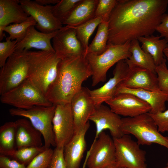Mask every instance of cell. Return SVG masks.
<instances>
[{"mask_svg": "<svg viewBox=\"0 0 168 168\" xmlns=\"http://www.w3.org/2000/svg\"><path fill=\"white\" fill-rule=\"evenodd\" d=\"M168 0H118L109 21L108 44H122L153 35Z\"/></svg>", "mask_w": 168, "mask_h": 168, "instance_id": "1", "label": "cell"}, {"mask_svg": "<svg viewBox=\"0 0 168 168\" xmlns=\"http://www.w3.org/2000/svg\"><path fill=\"white\" fill-rule=\"evenodd\" d=\"M92 72L85 55L68 57L60 60L57 74L45 95L53 105L70 103L82 88L83 82L92 75Z\"/></svg>", "mask_w": 168, "mask_h": 168, "instance_id": "2", "label": "cell"}, {"mask_svg": "<svg viewBox=\"0 0 168 168\" xmlns=\"http://www.w3.org/2000/svg\"><path fill=\"white\" fill-rule=\"evenodd\" d=\"M28 67L27 79L45 95L57 74L60 59L55 52L26 50Z\"/></svg>", "mask_w": 168, "mask_h": 168, "instance_id": "3", "label": "cell"}, {"mask_svg": "<svg viewBox=\"0 0 168 168\" xmlns=\"http://www.w3.org/2000/svg\"><path fill=\"white\" fill-rule=\"evenodd\" d=\"M121 129L124 134L134 136L139 145L156 143L168 149V137L160 133L149 113L122 118Z\"/></svg>", "mask_w": 168, "mask_h": 168, "instance_id": "4", "label": "cell"}, {"mask_svg": "<svg viewBox=\"0 0 168 168\" xmlns=\"http://www.w3.org/2000/svg\"><path fill=\"white\" fill-rule=\"evenodd\" d=\"M130 46V41L122 44H108L107 49L103 53L86 55L92 72V86L106 81L108 71L114 65L130 57L131 55Z\"/></svg>", "mask_w": 168, "mask_h": 168, "instance_id": "5", "label": "cell"}, {"mask_svg": "<svg viewBox=\"0 0 168 168\" xmlns=\"http://www.w3.org/2000/svg\"><path fill=\"white\" fill-rule=\"evenodd\" d=\"M56 105L49 106H35L25 110L16 108L10 109L9 112L13 116H21L28 119L33 126L42 134L44 146L50 148L56 147L53 130V120Z\"/></svg>", "mask_w": 168, "mask_h": 168, "instance_id": "6", "label": "cell"}, {"mask_svg": "<svg viewBox=\"0 0 168 168\" xmlns=\"http://www.w3.org/2000/svg\"><path fill=\"white\" fill-rule=\"evenodd\" d=\"M0 96L1 103L16 108L26 110L35 106L53 105L45 95L27 79L16 87Z\"/></svg>", "mask_w": 168, "mask_h": 168, "instance_id": "7", "label": "cell"}, {"mask_svg": "<svg viewBox=\"0 0 168 168\" xmlns=\"http://www.w3.org/2000/svg\"><path fill=\"white\" fill-rule=\"evenodd\" d=\"M25 51H15L1 68L0 95L16 87L27 79L28 67Z\"/></svg>", "mask_w": 168, "mask_h": 168, "instance_id": "8", "label": "cell"}, {"mask_svg": "<svg viewBox=\"0 0 168 168\" xmlns=\"http://www.w3.org/2000/svg\"><path fill=\"white\" fill-rule=\"evenodd\" d=\"M113 138L118 165L124 168H147L146 152L140 148L137 142L126 134Z\"/></svg>", "mask_w": 168, "mask_h": 168, "instance_id": "9", "label": "cell"}, {"mask_svg": "<svg viewBox=\"0 0 168 168\" xmlns=\"http://www.w3.org/2000/svg\"><path fill=\"white\" fill-rule=\"evenodd\" d=\"M86 159L88 168H105L116 163L113 138L103 131L94 141Z\"/></svg>", "mask_w": 168, "mask_h": 168, "instance_id": "10", "label": "cell"}, {"mask_svg": "<svg viewBox=\"0 0 168 168\" xmlns=\"http://www.w3.org/2000/svg\"><path fill=\"white\" fill-rule=\"evenodd\" d=\"M20 3L25 12L35 21L36 27L40 31L49 33L63 27L62 23L53 13V6H43L30 0H20Z\"/></svg>", "mask_w": 168, "mask_h": 168, "instance_id": "11", "label": "cell"}, {"mask_svg": "<svg viewBox=\"0 0 168 168\" xmlns=\"http://www.w3.org/2000/svg\"><path fill=\"white\" fill-rule=\"evenodd\" d=\"M53 120L56 147H64L75 134L70 103L56 105Z\"/></svg>", "mask_w": 168, "mask_h": 168, "instance_id": "12", "label": "cell"}, {"mask_svg": "<svg viewBox=\"0 0 168 168\" xmlns=\"http://www.w3.org/2000/svg\"><path fill=\"white\" fill-rule=\"evenodd\" d=\"M52 40L55 54L60 59L77 55L86 56V50L78 39L75 30L71 27H63Z\"/></svg>", "mask_w": 168, "mask_h": 168, "instance_id": "13", "label": "cell"}, {"mask_svg": "<svg viewBox=\"0 0 168 168\" xmlns=\"http://www.w3.org/2000/svg\"><path fill=\"white\" fill-rule=\"evenodd\" d=\"M105 103L114 112L125 117H133L149 113L151 109L146 102L127 93L117 94Z\"/></svg>", "mask_w": 168, "mask_h": 168, "instance_id": "14", "label": "cell"}, {"mask_svg": "<svg viewBox=\"0 0 168 168\" xmlns=\"http://www.w3.org/2000/svg\"><path fill=\"white\" fill-rule=\"evenodd\" d=\"M89 90L82 86L72 97L70 102L74 123L75 134L84 128L96 107Z\"/></svg>", "mask_w": 168, "mask_h": 168, "instance_id": "15", "label": "cell"}, {"mask_svg": "<svg viewBox=\"0 0 168 168\" xmlns=\"http://www.w3.org/2000/svg\"><path fill=\"white\" fill-rule=\"evenodd\" d=\"M89 120L93 122L96 125L94 140L105 130H109L113 138H119L124 135L121 129L122 118L107 106L102 104L96 106Z\"/></svg>", "mask_w": 168, "mask_h": 168, "instance_id": "16", "label": "cell"}, {"mask_svg": "<svg viewBox=\"0 0 168 168\" xmlns=\"http://www.w3.org/2000/svg\"><path fill=\"white\" fill-rule=\"evenodd\" d=\"M128 68V65L125 60L119 61L113 71L112 78L101 87L93 90H89L96 106L110 100L116 95L119 86L126 77Z\"/></svg>", "mask_w": 168, "mask_h": 168, "instance_id": "17", "label": "cell"}, {"mask_svg": "<svg viewBox=\"0 0 168 168\" xmlns=\"http://www.w3.org/2000/svg\"><path fill=\"white\" fill-rule=\"evenodd\" d=\"M127 64V72L121 84L132 89H142L154 91L160 90L156 73L138 66Z\"/></svg>", "mask_w": 168, "mask_h": 168, "instance_id": "18", "label": "cell"}, {"mask_svg": "<svg viewBox=\"0 0 168 168\" xmlns=\"http://www.w3.org/2000/svg\"><path fill=\"white\" fill-rule=\"evenodd\" d=\"M35 27L32 26L28 28L24 38L17 43L15 51L29 50L30 49L34 48L41 51L55 52L51 40L58 30L45 33L38 31Z\"/></svg>", "mask_w": 168, "mask_h": 168, "instance_id": "19", "label": "cell"}, {"mask_svg": "<svg viewBox=\"0 0 168 168\" xmlns=\"http://www.w3.org/2000/svg\"><path fill=\"white\" fill-rule=\"evenodd\" d=\"M122 93L133 95L146 102L151 108L150 113L155 114L166 110L165 103L168 97V92L161 90L154 91L142 89L130 88L120 84L117 89L116 95Z\"/></svg>", "mask_w": 168, "mask_h": 168, "instance_id": "20", "label": "cell"}, {"mask_svg": "<svg viewBox=\"0 0 168 168\" xmlns=\"http://www.w3.org/2000/svg\"><path fill=\"white\" fill-rule=\"evenodd\" d=\"M89 127L88 121L65 146L64 155L67 168H79L86 147L85 136Z\"/></svg>", "mask_w": 168, "mask_h": 168, "instance_id": "21", "label": "cell"}, {"mask_svg": "<svg viewBox=\"0 0 168 168\" xmlns=\"http://www.w3.org/2000/svg\"><path fill=\"white\" fill-rule=\"evenodd\" d=\"M15 123L16 149L43 146L41 133L28 119L25 118L21 119Z\"/></svg>", "mask_w": 168, "mask_h": 168, "instance_id": "22", "label": "cell"}, {"mask_svg": "<svg viewBox=\"0 0 168 168\" xmlns=\"http://www.w3.org/2000/svg\"><path fill=\"white\" fill-rule=\"evenodd\" d=\"M30 17L20 5V0H0V27L24 22Z\"/></svg>", "mask_w": 168, "mask_h": 168, "instance_id": "23", "label": "cell"}, {"mask_svg": "<svg viewBox=\"0 0 168 168\" xmlns=\"http://www.w3.org/2000/svg\"><path fill=\"white\" fill-rule=\"evenodd\" d=\"M98 2V0H82L63 24L74 27L94 19Z\"/></svg>", "mask_w": 168, "mask_h": 168, "instance_id": "24", "label": "cell"}, {"mask_svg": "<svg viewBox=\"0 0 168 168\" xmlns=\"http://www.w3.org/2000/svg\"><path fill=\"white\" fill-rule=\"evenodd\" d=\"M160 36L153 35L139 38L138 40L141 43V48L145 52L152 57L155 63L157 66L165 59L164 51L168 47V39H161Z\"/></svg>", "mask_w": 168, "mask_h": 168, "instance_id": "25", "label": "cell"}, {"mask_svg": "<svg viewBox=\"0 0 168 168\" xmlns=\"http://www.w3.org/2000/svg\"><path fill=\"white\" fill-rule=\"evenodd\" d=\"M138 40L131 41L130 50L131 55L125 60L128 64L138 66L156 73V65L152 56L144 51L142 49Z\"/></svg>", "mask_w": 168, "mask_h": 168, "instance_id": "26", "label": "cell"}, {"mask_svg": "<svg viewBox=\"0 0 168 168\" xmlns=\"http://www.w3.org/2000/svg\"><path fill=\"white\" fill-rule=\"evenodd\" d=\"M16 149L15 121L7 122L0 127V155L8 156Z\"/></svg>", "mask_w": 168, "mask_h": 168, "instance_id": "27", "label": "cell"}, {"mask_svg": "<svg viewBox=\"0 0 168 168\" xmlns=\"http://www.w3.org/2000/svg\"><path fill=\"white\" fill-rule=\"evenodd\" d=\"M108 21H103L98 26L97 33L88 46L86 55H99L107 49L109 38Z\"/></svg>", "mask_w": 168, "mask_h": 168, "instance_id": "28", "label": "cell"}, {"mask_svg": "<svg viewBox=\"0 0 168 168\" xmlns=\"http://www.w3.org/2000/svg\"><path fill=\"white\" fill-rule=\"evenodd\" d=\"M103 21L102 17H96L79 26L71 27L75 30L78 39L86 50V54L90 37L96 27Z\"/></svg>", "mask_w": 168, "mask_h": 168, "instance_id": "29", "label": "cell"}, {"mask_svg": "<svg viewBox=\"0 0 168 168\" xmlns=\"http://www.w3.org/2000/svg\"><path fill=\"white\" fill-rule=\"evenodd\" d=\"M36 24L35 21L32 17L30 16L29 19L26 21L0 27V30H2L9 34V36L7 38L12 40H16L18 42L24 38L28 28L32 26H35Z\"/></svg>", "mask_w": 168, "mask_h": 168, "instance_id": "30", "label": "cell"}, {"mask_svg": "<svg viewBox=\"0 0 168 168\" xmlns=\"http://www.w3.org/2000/svg\"><path fill=\"white\" fill-rule=\"evenodd\" d=\"M46 148L44 145L40 147H25L16 149L7 156L27 166L37 154Z\"/></svg>", "mask_w": 168, "mask_h": 168, "instance_id": "31", "label": "cell"}, {"mask_svg": "<svg viewBox=\"0 0 168 168\" xmlns=\"http://www.w3.org/2000/svg\"><path fill=\"white\" fill-rule=\"evenodd\" d=\"M82 0H60L53 6L54 15L63 23Z\"/></svg>", "mask_w": 168, "mask_h": 168, "instance_id": "32", "label": "cell"}, {"mask_svg": "<svg viewBox=\"0 0 168 168\" xmlns=\"http://www.w3.org/2000/svg\"><path fill=\"white\" fill-rule=\"evenodd\" d=\"M54 150L47 148L37 154L26 168H49Z\"/></svg>", "mask_w": 168, "mask_h": 168, "instance_id": "33", "label": "cell"}, {"mask_svg": "<svg viewBox=\"0 0 168 168\" xmlns=\"http://www.w3.org/2000/svg\"><path fill=\"white\" fill-rule=\"evenodd\" d=\"M117 1L118 0H98L95 18L101 17L103 21H108Z\"/></svg>", "mask_w": 168, "mask_h": 168, "instance_id": "34", "label": "cell"}, {"mask_svg": "<svg viewBox=\"0 0 168 168\" xmlns=\"http://www.w3.org/2000/svg\"><path fill=\"white\" fill-rule=\"evenodd\" d=\"M16 40L6 38L5 41L0 42V67L5 64L7 59L15 51Z\"/></svg>", "mask_w": 168, "mask_h": 168, "instance_id": "35", "label": "cell"}, {"mask_svg": "<svg viewBox=\"0 0 168 168\" xmlns=\"http://www.w3.org/2000/svg\"><path fill=\"white\" fill-rule=\"evenodd\" d=\"M166 61L165 59L161 63L156 66V72L159 89L161 91L168 92V68Z\"/></svg>", "mask_w": 168, "mask_h": 168, "instance_id": "36", "label": "cell"}, {"mask_svg": "<svg viewBox=\"0 0 168 168\" xmlns=\"http://www.w3.org/2000/svg\"><path fill=\"white\" fill-rule=\"evenodd\" d=\"M167 101L168 102V97ZM149 114L153 119L160 132H168V109L155 114Z\"/></svg>", "mask_w": 168, "mask_h": 168, "instance_id": "37", "label": "cell"}, {"mask_svg": "<svg viewBox=\"0 0 168 168\" xmlns=\"http://www.w3.org/2000/svg\"><path fill=\"white\" fill-rule=\"evenodd\" d=\"M64 147H56L49 168H67L64 155Z\"/></svg>", "mask_w": 168, "mask_h": 168, "instance_id": "38", "label": "cell"}, {"mask_svg": "<svg viewBox=\"0 0 168 168\" xmlns=\"http://www.w3.org/2000/svg\"><path fill=\"white\" fill-rule=\"evenodd\" d=\"M24 165L9 157L0 155V168H26Z\"/></svg>", "mask_w": 168, "mask_h": 168, "instance_id": "39", "label": "cell"}, {"mask_svg": "<svg viewBox=\"0 0 168 168\" xmlns=\"http://www.w3.org/2000/svg\"><path fill=\"white\" fill-rule=\"evenodd\" d=\"M156 31L160 33L161 38L168 39V14H165L161 23L157 27Z\"/></svg>", "mask_w": 168, "mask_h": 168, "instance_id": "40", "label": "cell"}, {"mask_svg": "<svg viewBox=\"0 0 168 168\" xmlns=\"http://www.w3.org/2000/svg\"><path fill=\"white\" fill-rule=\"evenodd\" d=\"M60 0H35L36 2L38 4L43 6L51 5V4L54 5L57 4Z\"/></svg>", "mask_w": 168, "mask_h": 168, "instance_id": "41", "label": "cell"}, {"mask_svg": "<svg viewBox=\"0 0 168 168\" xmlns=\"http://www.w3.org/2000/svg\"><path fill=\"white\" fill-rule=\"evenodd\" d=\"M105 168H122L120 167V166H119L116 163L110 166H109Z\"/></svg>", "mask_w": 168, "mask_h": 168, "instance_id": "42", "label": "cell"}, {"mask_svg": "<svg viewBox=\"0 0 168 168\" xmlns=\"http://www.w3.org/2000/svg\"><path fill=\"white\" fill-rule=\"evenodd\" d=\"M164 54L167 58L168 61V47L166 48L164 51Z\"/></svg>", "mask_w": 168, "mask_h": 168, "instance_id": "43", "label": "cell"}, {"mask_svg": "<svg viewBox=\"0 0 168 168\" xmlns=\"http://www.w3.org/2000/svg\"><path fill=\"white\" fill-rule=\"evenodd\" d=\"M163 168H168V167L166 166L165 167H164Z\"/></svg>", "mask_w": 168, "mask_h": 168, "instance_id": "44", "label": "cell"}, {"mask_svg": "<svg viewBox=\"0 0 168 168\" xmlns=\"http://www.w3.org/2000/svg\"><path fill=\"white\" fill-rule=\"evenodd\" d=\"M167 166L168 167V161L167 163Z\"/></svg>", "mask_w": 168, "mask_h": 168, "instance_id": "45", "label": "cell"}, {"mask_svg": "<svg viewBox=\"0 0 168 168\" xmlns=\"http://www.w3.org/2000/svg\"></svg>", "mask_w": 168, "mask_h": 168, "instance_id": "46", "label": "cell"}]
</instances>
